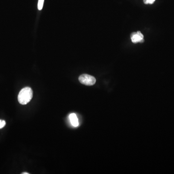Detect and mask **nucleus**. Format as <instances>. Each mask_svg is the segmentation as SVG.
Instances as JSON below:
<instances>
[{"label": "nucleus", "instance_id": "39448f33", "mask_svg": "<svg viewBox=\"0 0 174 174\" xmlns=\"http://www.w3.org/2000/svg\"><path fill=\"white\" fill-rule=\"evenodd\" d=\"M44 3V0H38V9L39 10H41L43 9V5Z\"/></svg>", "mask_w": 174, "mask_h": 174}, {"label": "nucleus", "instance_id": "f03ea898", "mask_svg": "<svg viewBox=\"0 0 174 174\" xmlns=\"http://www.w3.org/2000/svg\"><path fill=\"white\" fill-rule=\"evenodd\" d=\"M79 81L81 83L87 86H92L96 82V79L93 76L89 74H83L79 77Z\"/></svg>", "mask_w": 174, "mask_h": 174}, {"label": "nucleus", "instance_id": "6e6552de", "mask_svg": "<svg viewBox=\"0 0 174 174\" xmlns=\"http://www.w3.org/2000/svg\"><path fill=\"white\" fill-rule=\"evenodd\" d=\"M22 174H29V173H27V172H25V173H22Z\"/></svg>", "mask_w": 174, "mask_h": 174}, {"label": "nucleus", "instance_id": "20e7f679", "mask_svg": "<svg viewBox=\"0 0 174 174\" xmlns=\"http://www.w3.org/2000/svg\"><path fill=\"white\" fill-rule=\"evenodd\" d=\"M69 120H70V123L74 127H77L79 125L78 123V120L77 119V116L76 114L72 113L69 115Z\"/></svg>", "mask_w": 174, "mask_h": 174}, {"label": "nucleus", "instance_id": "7ed1b4c3", "mask_svg": "<svg viewBox=\"0 0 174 174\" xmlns=\"http://www.w3.org/2000/svg\"><path fill=\"white\" fill-rule=\"evenodd\" d=\"M132 41V43H138L139 42H144V36L142 34L140 31L132 33L131 36Z\"/></svg>", "mask_w": 174, "mask_h": 174}, {"label": "nucleus", "instance_id": "423d86ee", "mask_svg": "<svg viewBox=\"0 0 174 174\" xmlns=\"http://www.w3.org/2000/svg\"><path fill=\"white\" fill-rule=\"evenodd\" d=\"M5 124H6V123L5 120H0V129L4 128L5 126Z\"/></svg>", "mask_w": 174, "mask_h": 174}, {"label": "nucleus", "instance_id": "f257e3e1", "mask_svg": "<svg viewBox=\"0 0 174 174\" xmlns=\"http://www.w3.org/2000/svg\"><path fill=\"white\" fill-rule=\"evenodd\" d=\"M33 91L30 87H25L20 91L18 95V101L22 105H26L32 100Z\"/></svg>", "mask_w": 174, "mask_h": 174}, {"label": "nucleus", "instance_id": "0eeeda50", "mask_svg": "<svg viewBox=\"0 0 174 174\" xmlns=\"http://www.w3.org/2000/svg\"><path fill=\"white\" fill-rule=\"evenodd\" d=\"M143 1H144V4H152L155 2V0H143Z\"/></svg>", "mask_w": 174, "mask_h": 174}]
</instances>
